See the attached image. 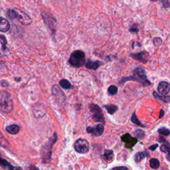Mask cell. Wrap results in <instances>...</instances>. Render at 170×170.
Wrapping results in <instances>:
<instances>
[{
    "mask_svg": "<svg viewBox=\"0 0 170 170\" xmlns=\"http://www.w3.org/2000/svg\"><path fill=\"white\" fill-rule=\"evenodd\" d=\"M14 79H15V80H18V81H19V80H21V79H20V78H19V79H17V78H15Z\"/></svg>",
    "mask_w": 170,
    "mask_h": 170,
    "instance_id": "obj_40",
    "label": "cell"
},
{
    "mask_svg": "<svg viewBox=\"0 0 170 170\" xmlns=\"http://www.w3.org/2000/svg\"><path fill=\"white\" fill-rule=\"evenodd\" d=\"M122 141H123L125 143V147L126 148H132L133 146H134L138 142V139L136 138H132L130 134H126L123 135L121 137Z\"/></svg>",
    "mask_w": 170,
    "mask_h": 170,
    "instance_id": "obj_8",
    "label": "cell"
},
{
    "mask_svg": "<svg viewBox=\"0 0 170 170\" xmlns=\"http://www.w3.org/2000/svg\"><path fill=\"white\" fill-rule=\"evenodd\" d=\"M104 107L106 109L110 114H113L115 113L117 110H118V108L116 105L110 104V105H106V106H104Z\"/></svg>",
    "mask_w": 170,
    "mask_h": 170,
    "instance_id": "obj_20",
    "label": "cell"
},
{
    "mask_svg": "<svg viewBox=\"0 0 170 170\" xmlns=\"http://www.w3.org/2000/svg\"><path fill=\"white\" fill-rule=\"evenodd\" d=\"M134 134L136 138L143 139L145 137V132L144 130H142L141 129H137L135 131Z\"/></svg>",
    "mask_w": 170,
    "mask_h": 170,
    "instance_id": "obj_27",
    "label": "cell"
},
{
    "mask_svg": "<svg viewBox=\"0 0 170 170\" xmlns=\"http://www.w3.org/2000/svg\"><path fill=\"white\" fill-rule=\"evenodd\" d=\"M151 1H161L162 3V5L165 8L170 7V3L168 0H151Z\"/></svg>",
    "mask_w": 170,
    "mask_h": 170,
    "instance_id": "obj_30",
    "label": "cell"
},
{
    "mask_svg": "<svg viewBox=\"0 0 170 170\" xmlns=\"http://www.w3.org/2000/svg\"><path fill=\"white\" fill-rule=\"evenodd\" d=\"M167 159H168L169 162H170V149L168 151V155H167Z\"/></svg>",
    "mask_w": 170,
    "mask_h": 170,
    "instance_id": "obj_39",
    "label": "cell"
},
{
    "mask_svg": "<svg viewBox=\"0 0 170 170\" xmlns=\"http://www.w3.org/2000/svg\"><path fill=\"white\" fill-rule=\"evenodd\" d=\"M148 156V153L146 151H143V152H138L135 155V161L136 162H139L140 161L144 159V157Z\"/></svg>",
    "mask_w": 170,
    "mask_h": 170,
    "instance_id": "obj_22",
    "label": "cell"
},
{
    "mask_svg": "<svg viewBox=\"0 0 170 170\" xmlns=\"http://www.w3.org/2000/svg\"><path fill=\"white\" fill-rule=\"evenodd\" d=\"M7 15H8V17L10 18V19H13L14 18H15V13L14 10H9L7 11Z\"/></svg>",
    "mask_w": 170,
    "mask_h": 170,
    "instance_id": "obj_32",
    "label": "cell"
},
{
    "mask_svg": "<svg viewBox=\"0 0 170 170\" xmlns=\"http://www.w3.org/2000/svg\"><path fill=\"white\" fill-rule=\"evenodd\" d=\"M130 57L132 58H134V59L140 61L141 63H146L148 60V57H149V54H148V52L145 51L138 52V53L130 54Z\"/></svg>",
    "mask_w": 170,
    "mask_h": 170,
    "instance_id": "obj_10",
    "label": "cell"
},
{
    "mask_svg": "<svg viewBox=\"0 0 170 170\" xmlns=\"http://www.w3.org/2000/svg\"><path fill=\"white\" fill-rule=\"evenodd\" d=\"M157 140H158V142H163V143H165L166 142V140L163 138H162V137H160L158 139H157Z\"/></svg>",
    "mask_w": 170,
    "mask_h": 170,
    "instance_id": "obj_37",
    "label": "cell"
},
{
    "mask_svg": "<svg viewBox=\"0 0 170 170\" xmlns=\"http://www.w3.org/2000/svg\"><path fill=\"white\" fill-rule=\"evenodd\" d=\"M154 97H155L156 99H158L160 100H162L164 103H168L170 101V97H167V96H161L159 95L157 93H156V92H154L153 93Z\"/></svg>",
    "mask_w": 170,
    "mask_h": 170,
    "instance_id": "obj_21",
    "label": "cell"
},
{
    "mask_svg": "<svg viewBox=\"0 0 170 170\" xmlns=\"http://www.w3.org/2000/svg\"><path fill=\"white\" fill-rule=\"evenodd\" d=\"M42 16L44 18L45 22L48 25V26L50 27L51 29H53L55 28V26H56V20L55 19L54 17H52L50 15H47L45 16L44 13H42Z\"/></svg>",
    "mask_w": 170,
    "mask_h": 170,
    "instance_id": "obj_13",
    "label": "cell"
},
{
    "mask_svg": "<svg viewBox=\"0 0 170 170\" xmlns=\"http://www.w3.org/2000/svg\"><path fill=\"white\" fill-rule=\"evenodd\" d=\"M127 80H133V81H136L140 82L144 86H150L151 85V82L148 79L146 70L142 67H138L135 69L133 71V75L128 77H124L123 79L120 81V84L126 82Z\"/></svg>",
    "mask_w": 170,
    "mask_h": 170,
    "instance_id": "obj_1",
    "label": "cell"
},
{
    "mask_svg": "<svg viewBox=\"0 0 170 170\" xmlns=\"http://www.w3.org/2000/svg\"><path fill=\"white\" fill-rule=\"evenodd\" d=\"M69 62L71 65L75 67H80L84 65L85 63V52L80 50L73 52L70 55Z\"/></svg>",
    "mask_w": 170,
    "mask_h": 170,
    "instance_id": "obj_4",
    "label": "cell"
},
{
    "mask_svg": "<svg viewBox=\"0 0 170 170\" xmlns=\"http://www.w3.org/2000/svg\"><path fill=\"white\" fill-rule=\"evenodd\" d=\"M157 91L161 95L168 94L170 92V83L166 81L160 82L157 86Z\"/></svg>",
    "mask_w": 170,
    "mask_h": 170,
    "instance_id": "obj_11",
    "label": "cell"
},
{
    "mask_svg": "<svg viewBox=\"0 0 170 170\" xmlns=\"http://www.w3.org/2000/svg\"><path fill=\"white\" fill-rule=\"evenodd\" d=\"M157 147H158V144H154V145H152L151 146H150L149 148V149L151 151H154V150H156V149Z\"/></svg>",
    "mask_w": 170,
    "mask_h": 170,
    "instance_id": "obj_35",
    "label": "cell"
},
{
    "mask_svg": "<svg viewBox=\"0 0 170 170\" xmlns=\"http://www.w3.org/2000/svg\"><path fill=\"white\" fill-rule=\"evenodd\" d=\"M13 100L11 95L6 91H1L0 94V108L1 112L10 113L13 110Z\"/></svg>",
    "mask_w": 170,
    "mask_h": 170,
    "instance_id": "obj_3",
    "label": "cell"
},
{
    "mask_svg": "<svg viewBox=\"0 0 170 170\" xmlns=\"http://www.w3.org/2000/svg\"><path fill=\"white\" fill-rule=\"evenodd\" d=\"M108 92L110 95H115L118 92V88L115 85H111L108 88Z\"/></svg>",
    "mask_w": 170,
    "mask_h": 170,
    "instance_id": "obj_26",
    "label": "cell"
},
{
    "mask_svg": "<svg viewBox=\"0 0 170 170\" xmlns=\"http://www.w3.org/2000/svg\"><path fill=\"white\" fill-rule=\"evenodd\" d=\"M158 133L160 134H162L163 136H169L170 134V130L169 129L166 128L165 127H163V128H161L160 129H158V130H157Z\"/></svg>",
    "mask_w": 170,
    "mask_h": 170,
    "instance_id": "obj_28",
    "label": "cell"
},
{
    "mask_svg": "<svg viewBox=\"0 0 170 170\" xmlns=\"http://www.w3.org/2000/svg\"><path fill=\"white\" fill-rule=\"evenodd\" d=\"M112 170H128V169L125 166H120L116 167V168L112 169Z\"/></svg>",
    "mask_w": 170,
    "mask_h": 170,
    "instance_id": "obj_34",
    "label": "cell"
},
{
    "mask_svg": "<svg viewBox=\"0 0 170 170\" xmlns=\"http://www.w3.org/2000/svg\"><path fill=\"white\" fill-rule=\"evenodd\" d=\"M160 150L163 151V152H168V151L169 150V148L168 145L167 144H163L162 146L160 147Z\"/></svg>",
    "mask_w": 170,
    "mask_h": 170,
    "instance_id": "obj_33",
    "label": "cell"
},
{
    "mask_svg": "<svg viewBox=\"0 0 170 170\" xmlns=\"http://www.w3.org/2000/svg\"><path fill=\"white\" fill-rule=\"evenodd\" d=\"M6 130L11 134H17V133H19L20 128L19 126L16 124H12L7 126V127H6Z\"/></svg>",
    "mask_w": 170,
    "mask_h": 170,
    "instance_id": "obj_17",
    "label": "cell"
},
{
    "mask_svg": "<svg viewBox=\"0 0 170 170\" xmlns=\"http://www.w3.org/2000/svg\"><path fill=\"white\" fill-rule=\"evenodd\" d=\"M153 42H154V44L156 46H160V45H162V40L160 37H156V38L154 39Z\"/></svg>",
    "mask_w": 170,
    "mask_h": 170,
    "instance_id": "obj_31",
    "label": "cell"
},
{
    "mask_svg": "<svg viewBox=\"0 0 170 170\" xmlns=\"http://www.w3.org/2000/svg\"><path fill=\"white\" fill-rule=\"evenodd\" d=\"M40 109L39 108V106H37L36 109H33V113L34 115L36 116V118H41L43 116L45 115V110H39Z\"/></svg>",
    "mask_w": 170,
    "mask_h": 170,
    "instance_id": "obj_23",
    "label": "cell"
},
{
    "mask_svg": "<svg viewBox=\"0 0 170 170\" xmlns=\"http://www.w3.org/2000/svg\"><path fill=\"white\" fill-rule=\"evenodd\" d=\"M10 24L7 19L4 17L1 18V24H0V30L1 32H6L10 29Z\"/></svg>",
    "mask_w": 170,
    "mask_h": 170,
    "instance_id": "obj_16",
    "label": "cell"
},
{
    "mask_svg": "<svg viewBox=\"0 0 170 170\" xmlns=\"http://www.w3.org/2000/svg\"><path fill=\"white\" fill-rule=\"evenodd\" d=\"M52 92L55 97L58 98L59 99L64 100L65 98V96H64L63 92L61 91V89L57 85H54L52 86Z\"/></svg>",
    "mask_w": 170,
    "mask_h": 170,
    "instance_id": "obj_14",
    "label": "cell"
},
{
    "mask_svg": "<svg viewBox=\"0 0 170 170\" xmlns=\"http://www.w3.org/2000/svg\"><path fill=\"white\" fill-rule=\"evenodd\" d=\"M90 110L92 114V118L96 122H104V118L100 108L97 104H91L90 105Z\"/></svg>",
    "mask_w": 170,
    "mask_h": 170,
    "instance_id": "obj_7",
    "label": "cell"
},
{
    "mask_svg": "<svg viewBox=\"0 0 170 170\" xmlns=\"http://www.w3.org/2000/svg\"><path fill=\"white\" fill-rule=\"evenodd\" d=\"M104 130V126L101 124H99L95 126V127H91V126H88L86 129V131L89 134H92L93 136H100L103 134Z\"/></svg>",
    "mask_w": 170,
    "mask_h": 170,
    "instance_id": "obj_9",
    "label": "cell"
},
{
    "mask_svg": "<svg viewBox=\"0 0 170 170\" xmlns=\"http://www.w3.org/2000/svg\"><path fill=\"white\" fill-rule=\"evenodd\" d=\"M57 140V135L56 133H55L53 136L49 139L47 142H46L45 144L41 148V156L42 162L43 163H49L50 162L52 154V148L54 144Z\"/></svg>",
    "mask_w": 170,
    "mask_h": 170,
    "instance_id": "obj_2",
    "label": "cell"
},
{
    "mask_svg": "<svg viewBox=\"0 0 170 170\" xmlns=\"http://www.w3.org/2000/svg\"><path fill=\"white\" fill-rule=\"evenodd\" d=\"M86 67L88 69H92V70H97L100 65H102V63L99 61H93L91 60H88L86 63Z\"/></svg>",
    "mask_w": 170,
    "mask_h": 170,
    "instance_id": "obj_15",
    "label": "cell"
},
{
    "mask_svg": "<svg viewBox=\"0 0 170 170\" xmlns=\"http://www.w3.org/2000/svg\"><path fill=\"white\" fill-rule=\"evenodd\" d=\"M103 157L104 160L107 162H110L112 160L114 157V152L112 150H106L104 154L103 155Z\"/></svg>",
    "mask_w": 170,
    "mask_h": 170,
    "instance_id": "obj_18",
    "label": "cell"
},
{
    "mask_svg": "<svg viewBox=\"0 0 170 170\" xmlns=\"http://www.w3.org/2000/svg\"><path fill=\"white\" fill-rule=\"evenodd\" d=\"M131 121L132 122V123H134V124L136 125H138V126H142V127H144V125L142 124L141 123V122L137 118V116H136V113H133L132 114V117H131Z\"/></svg>",
    "mask_w": 170,
    "mask_h": 170,
    "instance_id": "obj_25",
    "label": "cell"
},
{
    "mask_svg": "<svg viewBox=\"0 0 170 170\" xmlns=\"http://www.w3.org/2000/svg\"><path fill=\"white\" fill-rule=\"evenodd\" d=\"M150 165L152 169H157L160 167V161L157 158H151L150 160Z\"/></svg>",
    "mask_w": 170,
    "mask_h": 170,
    "instance_id": "obj_24",
    "label": "cell"
},
{
    "mask_svg": "<svg viewBox=\"0 0 170 170\" xmlns=\"http://www.w3.org/2000/svg\"><path fill=\"white\" fill-rule=\"evenodd\" d=\"M59 85L62 88L64 89H70L73 88V85L70 84V82L67 79H62L59 82Z\"/></svg>",
    "mask_w": 170,
    "mask_h": 170,
    "instance_id": "obj_19",
    "label": "cell"
},
{
    "mask_svg": "<svg viewBox=\"0 0 170 170\" xmlns=\"http://www.w3.org/2000/svg\"><path fill=\"white\" fill-rule=\"evenodd\" d=\"M0 162H1V168L5 170H23V169L21 168V167H15L12 166L7 161H6L3 158H1Z\"/></svg>",
    "mask_w": 170,
    "mask_h": 170,
    "instance_id": "obj_12",
    "label": "cell"
},
{
    "mask_svg": "<svg viewBox=\"0 0 170 170\" xmlns=\"http://www.w3.org/2000/svg\"><path fill=\"white\" fill-rule=\"evenodd\" d=\"M1 48L2 50H5L6 49V45H7V40H6V38L5 37L1 35Z\"/></svg>",
    "mask_w": 170,
    "mask_h": 170,
    "instance_id": "obj_29",
    "label": "cell"
},
{
    "mask_svg": "<svg viewBox=\"0 0 170 170\" xmlns=\"http://www.w3.org/2000/svg\"><path fill=\"white\" fill-rule=\"evenodd\" d=\"M74 148L78 153L86 154L89 151V144L87 140L80 138L75 142Z\"/></svg>",
    "mask_w": 170,
    "mask_h": 170,
    "instance_id": "obj_6",
    "label": "cell"
},
{
    "mask_svg": "<svg viewBox=\"0 0 170 170\" xmlns=\"http://www.w3.org/2000/svg\"><path fill=\"white\" fill-rule=\"evenodd\" d=\"M129 31L130 33H136V32L139 31V29L138 28H130L129 29Z\"/></svg>",
    "mask_w": 170,
    "mask_h": 170,
    "instance_id": "obj_36",
    "label": "cell"
},
{
    "mask_svg": "<svg viewBox=\"0 0 170 170\" xmlns=\"http://www.w3.org/2000/svg\"><path fill=\"white\" fill-rule=\"evenodd\" d=\"M163 114H164V112H163V110H160V117L159 118H162V117L163 116Z\"/></svg>",
    "mask_w": 170,
    "mask_h": 170,
    "instance_id": "obj_38",
    "label": "cell"
},
{
    "mask_svg": "<svg viewBox=\"0 0 170 170\" xmlns=\"http://www.w3.org/2000/svg\"><path fill=\"white\" fill-rule=\"evenodd\" d=\"M13 10L15 13V18H17V19L19 23L25 25H29L32 23V19L24 11L18 8H15Z\"/></svg>",
    "mask_w": 170,
    "mask_h": 170,
    "instance_id": "obj_5",
    "label": "cell"
}]
</instances>
